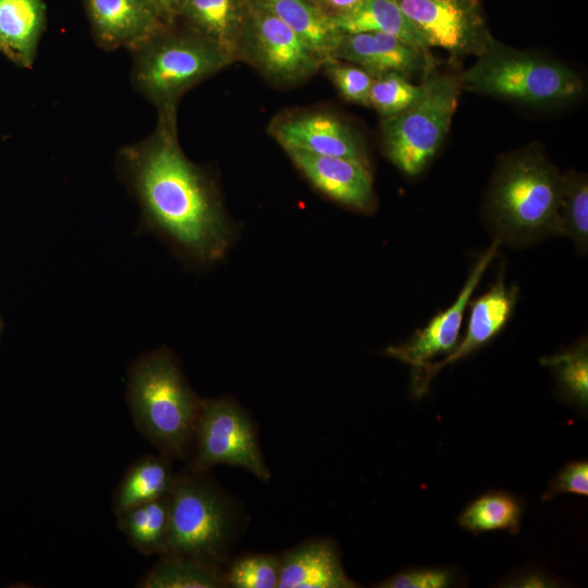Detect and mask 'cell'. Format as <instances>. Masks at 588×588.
<instances>
[{"label":"cell","mask_w":588,"mask_h":588,"mask_svg":"<svg viewBox=\"0 0 588 588\" xmlns=\"http://www.w3.org/2000/svg\"><path fill=\"white\" fill-rule=\"evenodd\" d=\"M123 159L152 228L199 262L223 258L233 231L213 182L179 145L176 112L158 113L154 133Z\"/></svg>","instance_id":"obj_1"},{"label":"cell","mask_w":588,"mask_h":588,"mask_svg":"<svg viewBox=\"0 0 588 588\" xmlns=\"http://www.w3.org/2000/svg\"><path fill=\"white\" fill-rule=\"evenodd\" d=\"M563 174L536 145L503 156L486 211L497 240L526 244L553 233Z\"/></svg>","instance_id":"obj_2"},{"label":"cell","mask_w":588,"mask_h":588,"mask_svg":"<svg viewBox=\"0 0 588 588\" xmlns=\"http://www.w3.org/2000/svg\"><path fill=\"white\" fill-rule=\"evenodd\" d=\"M127 400L137 429L161 454L184 458L189 453L201 400L169 351L151 352L133 365Z\"/></svg>","instance_id":"obj_3"},{"label":"cell","mask_w":588,"mask_h":588,"mask_svg":"<svg viewBox=\"0 0 588 588\" xmlns=\"http://www.w3.org/2000/svg\"><path fill=\"white\" fill-rule=\"evenodd\" d=\"M177 22L162 24L131 49L132 83L158 113L176 112L188 89L234 62L218 46Z\"/></svg>","instance_id":"obj_4"},{"label":"cell","mask_w":588,"mask_h":588,"mask_svg":"<svg viewBox=\"0 0 588 588\" xmlns=\"http://www.w3.org/2000/svg\"><path fill=\"white\" fill-rule=\"evenodd\" d=\"M462 87L535 108L576 100L584 82L567 65L495 40L458 76Z\"/></svg>","instance_id":"obj_5"},{"label":"cell","mask_w":588,"mask_h":588,"mask_svg":"<svg viewBox=\"0 0 588 588\" xmlns=\"http://www.w3.org/2000/svg\"><path fill=\"white\" fill-rule=\"evenodd\" d=\"M203 473L189 468L174 478L169 493L166 554L192 558L221 568L233 540L235 513L224 493Z\"/></svg>","instance_id":"obj_6"},{"label":"cell","mask_w":588,"mask_h":588,"mask_svg":"<svg viewBox=\"0 0 588 588\" xmlns=\"http://www.w3.org/2000/svg\"><path fill=\"white\" fill-rule=\"evenodd\" d=\"M420 97L404 111L382 119L385 156L404 174H419L442 145L462 91L458 76L431 72Z\"/></svg>","instance_id":"obj_7"},{"label":"cell","mask_w":588,"mask_h":588,"mask_svg":"<svg viewBox=\"0 0 588 588\" xmlns=\"http://www.w3.org/2000/svg\"><path fill=\"white\" fill-rule=\"evenodd\" d=\"M189 468L206 471L216 465L243 468L269 481L256 429L248 414L233 400H201Z\"/></svg>","instance_id":"obj_8"},{"label":"cell","mask_w":588,"mask_h":588,"mask_svg":"<svg viewBox=\"0 0 588 588\" xmlns=\"http://www.w3.org/2000/svg\"><path fill=\"white\" fill-rule=\"evenodd\" d=\"M237 61L248 63L278 86L301 84L321 69L296 34L256 0L248 2Z\"/></svg>","instance_id":"obj_9"},{"label":"cell","mask_w":588,"mask_h":588,"mask_svg":"<svg viewBox=\"0 0 588 588\" xmlns=\"http://www.w3.org/2000/svg\"><path fill=\"white\" fill-rule=\"evenodd\" d=\"M430 48L448 51L452 61L480 56L494 41L482 0H396Z\"/></svg>","instance_id":"obj_10"},{"label":"cell","mask_w":588,"mask_h":588,"mask_svg":"<svg viewBox=\"0 0 588 588\" xmlns=\"http://www.w3.org/2000/svg\"><path fill=\"white\" fill-rule=\"evenodd\" d=\"M269 133L284 150L348 158L368 164L357 133L329 112L307 111L278 117L271 122Z\"/></svg>","instance_id":"obj_11"},{"label":"cell","mask_w":588,"mask_h":588,"mask_svg":"<svg viewBox=\"0 0 588 588\" xmlns=\"http://www.w3.org/2000/svg\"><path fill=\"white\" fill-rule=\"evenodd\" d=\"M308 182L328 198L360 212L376 207L369 164L358 160L284 150Z\"/></svg>","instance_id":"obj_12"},{"label":"cell","mask_w":588,"mask_h":588,"mask_svg":"<svg viewBox=\"0 0 588 588\" xmlns=\"http://www.w3.org/2000/svg\"><path fill=\"white\" fill-rule=\"evenodd\" d=\"M333 58L362 68L373 78L388 73L425 78L434 68L430 52L376 32L342 33Z\"/></svg>","instance_id":"obj_13"},{"label":"cell","mask_w":588,"mask_h":588,"mask_svg":"<svg viewBox=\"0 0 588 588\" xmlns=\"http://www.w3.org/2000/svg\"><path fill=\"white\" fill-rule=\"evenodd\" d=\"M500 242L495 240L473 268L456 301L406 343L387 348L389 356L404 362L416 369L438 354L450 352L458 339L467 303L485 270L497 254Z\"/></svg>","instance_id":"obj_14"},{"label":"cell","mask_w":588,"mask_h":588,"mask_svg":"<svg viewBox=\"0 0 588 588\" xmlns=\"http://www.w3.org/2000/svg\"><path fill=\"white\" fill-rule=\"evenodd\" d=\"M517 297V287L506 286L501 277L487 293L475 299L463 341L443 360L427 363L416 369L414 390L417 395L427 391L430 380L443 367L464 358L493 339L511 318Z\"/></svg>","instance_id":"obj_15"},{"label":"cell","mask_w":588,"mask_h":588,"mask_svg":"<svg viewBox=\"0 0 588 588\" xmlns=\"http://www.w3.org/2000/svg\"><path fill=\"white\" fill-rule=\"evenodd\" d=\"M94 37L105 49H132L162 24L158 0H85Z\"/></svg>","instance_id":"obj_16"},{"label":"cell","mask_w":588,"mask_h":588,"mask_svg":"<svg viewBox=\"0 0 588 588\" xmlns=\"http://www.w3.org/2000/svg\"><path fill=\"white\" fill-rule=\"evenodd\" d=\"M345 574L336 544L314 539L285 551L280 556L278 588H354Z\"/></svg>","instance_id":"obj_17"},{"label":"cell","mask_w":588,"mask_h":588,"mask_svg":"<svg viewBox=\"0 0 588 588\" xmlns=\"http://www.w3.org/2000/svg\"><path fill=\"white\" fill-rule=\"evenodd\" d=\"M249 0H185L176 20L237 61Z\"/></svg>","instance_id":"obj_18"},{"label":"cell","mask_w":588,"mask_h":588,"mask_svg":"<svg viewBox=\"0 0 588 588\" xmlns=\"http://www.w3.org/2000/svg\"><path fill=\"white\" fill-rule=\"evenodd\" d=\"M46 25L44 0H0V52L30 68Z\"/></svg>","instance_id":"obj_19"},{"label":"cell","mask_w":588,"mask_h":588,"mask_svg":"<svg viewBox=\"0 0 588 588\" xmlns=\"http://www.w3.org/2000/svg\"><path fill=\"white\" fill-rule=\"evenodd\" d=\"M306 45L321 65L333 58L342 33L310 0H256Z\"/></svg>","instance_id":"obj_20"},{"label":"cell","mask_w":588,"mask_h":588,"mask_svg":"<svg viewBox=\"0 0 588 588\" xmlns=\"http://www.w3.org/2000/svg\"><path fill=\"white\" fill-rule=\"evenodd\" d=\"M333 23L341 33H383L426 52L431 49L396 0H364L350 13L333 20Z\"/></svg>","instance_id":"obj_21"},{"label":"cell","mask_w":588,"mask_h":588,"mask_svg":"<svg viewBox=\"0 0 588 588\" xmlns=\"http://www.w3.org/2000/svg\"><path fill=\"white\" fill-rule=\"evenodd\" d=\"M170 460L164 454L147 455L131 465L114 493L117 515L170 493L175 478Z\"/></svg>","instance_id":"obj_22"},{"label":"cell","mask_w":588,"mask_h":588,"mask_svg":"<svg viewBox=\"0 0 588 588\" xmlns=\"http://www.w3.org/2000/svg\"><path fill=\"white\" fill-rule=\"evenodd\" d=\"M119 528L132 546L144 554L167 552L169 494L133 506L118 515Z\"/></svg>","instance_id":"obj_23"},{"label":"cell","mask_w":588,"mask_h":588,"mask_svg":"<svg viewBox=\"0 0 588 588\" xmlns=\"http://www.w3.org/2000/svg\"><path fill=\"white\" fill-rule=\"evenodd\" d=\"M144 588L225 587L223 569L192 558L166 554L139 583Z\"/></svg>","instance_id":"obj_24"},{"label":"cell","mask_w":588,"mask_h":588,"mask_svg":"<svg viewBox=\"0 0 588 588\" xmlns=\"http://www.w3.org/2000/svg\"><path fill=\"white\" fill-rule=\"evenodd\" d=\"M553 233L568 236L579 250L588 244V182L581 173L563 174Z\"/></svg>","instance_id":"obj_25"},{"label":"cell","mask_w":588,"mask_h":588,"mask_svg":"<svg viewBox=\"0 0 588 588\" xmlns=\"http://www.w3.org/2000/svg\"><path fill=\"white\" fill-rule=\"evenodd\" d=\"M522 509L505 492L485 494L470 503L458 517L460 525L471 532L518 530Z\"/></svg>","instance_id":"obj_26"},{"label":"cell","mask_w":588,"mask_h":588,"mask_svg":"<svg viewBox=\"0 0 588 588\" xmlns=\"http://www.w3.org/2000/svg\"><path fill=\"white\" fill-rule=\"evenodd\" d=\"M541 364L553 370L559 388L568 400L581 408L587 407L588 352L586 341L569 351L542 358Z\"/></svg>","instance_id":"obj_27"},{"label":"cell","mask_w":588,"mask_h":588,"mask_svg":"<svg viewBox=\"0 0 588 588\" xmlns=\"http://www.w3.org/2000/svg\"><path fill=\"white\" fill-rule=\"evenodd\" d=\"M422 91L424 82L416 85L403 74L388 73L373 78L368 102L384 119L407 109Z\"/></svg>","instance_id":"obj_28"},{"label":"cell","mask_w":588,"mask_h":588,"mask_svg":"<svg viewBox=\"0 0 588 588\" xmlns=\"http://www.w3.org/2000/svg\"><path fill=\"white\" fill-rule=\"evenodd\" d=\"M223 577L225 587L278 588L280 556L267 553L240 556L223 571Z\"/></svg>","instance_id":"obj_29"},{"label":"cell","mask_w":588,"mask_h":588,"mask_svg":"<svg viewBox=\"0 0 588 588\" xmlns=\"http://www.w3.org/2000/svg\"><path fill=\"white\" fill-rule=\"evenodd\" d=\"M321 68L346 101L369 107L373 77L362 68L339 59L326 61Z\"/></svg>","instance_id":"obj_30"},{"label":"cell","mask_w":588,"mask_h":588,"mask_svg":"<svg viewBox=\"0 0 588 588\" xmlns=\"http://www.w3.org/2000/svg\"><path fill=\"white\" fill-rule=\"evenodd\" d=\"M451 575L444 569L424 568L401 572L380 583L381 588H441L449 586Z\"/></svg>","instance_id":"obj_31"},{"label":"cell","mask_w":588,"mask_h":588,"mask_svg":"<svg viewBox=\"0 0 588 588\" xmlns=\"http://www.w3.org/2000/svg\"><path fill=\"white\" fill-rule=\"evenodd\" d=\"M562 492L588 494V464L586 461L569 463L561 469L551 481L544 497L551 498Z\"/></svg>","instance_id":"obj_32"},{"label":"cell","mask_w":588,"mask_h":588,"mask_svg":"<svg viewBox=\"0 0 588 588\" xmlns=\"http://www.w3.org/2000/svg\"><path fill=\"white\" fill-rule=\"evenodd\" d=\"M323 14L328 17L335 20L339 19L357 5L364 0H310Z\"/></svg>","instance_id":"obj_33"},{"label":"cell","mask_w":588,"mask_h":588,"mask_svg":"<svg viewBox=\"0 0 588 588\" xmlns=\"http://www.w3.org/2000/svg\"><path fill=\"white\" fill-rule=\"evenodd\" d=\"M185 0H158L161 19L164 24L176 20L180 9Z\"/></svg>","instance_id":"obj_34"},{"label":"cell","mask_w":588,"mask_h":588,"mask_svg":"<svg viewBox=\"0 0 588 588\" xmlns=\"http://www.w3.org/2000/svg\"><path fill=\"white\" fill-rule=\"evenodd\" d=\"M518 584V586H524V587H539V586H544V580L541 578V577H538L536 575H531V576H528L524 579H522Z\"/></svg>","instance_id":"obj_35"},{"label":"cell","mask_w":588,"mask_h":588,"mask_svg":"<svg viewBox=\"0 0 588 588\" xmlns=\"http://www.w3.org/2000/svg\"><path fill=\"white\" fill-rule=\"evenodd\" d=\"M2 328H3V321H2V318L0 316V336H1Z\"/></svg>","instance_id":"obj_36"}]
</instances>
